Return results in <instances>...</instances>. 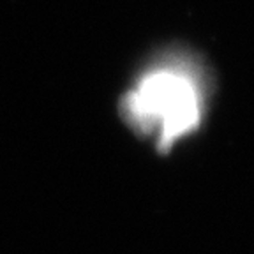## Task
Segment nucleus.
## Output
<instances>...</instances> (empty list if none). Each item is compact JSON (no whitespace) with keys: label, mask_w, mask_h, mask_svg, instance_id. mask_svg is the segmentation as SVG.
<instances>
[{"label":"nucleus","mask_w":254,"mask_h":254,"mask_svg":"<svg viewBox=\"0 0 254 254\" xmlns=\"http://www.w3.org/2000/svg\"><path fill=\"white\" fill-rule=\"evenodd\" d=\"M122 115L141 134H155L159 147L170 148L192 131L201 117L198 81L184 69L161 67L139 79L122 101Z\"/></svg>","instance_id":"nucleus-1"}]
</instances>
